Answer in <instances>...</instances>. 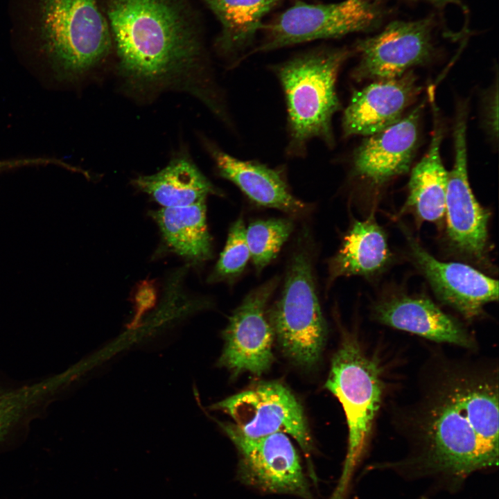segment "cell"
I'll list each match as a JSON object with an SVG mask.
<instances>
[{
  "label": "cell",
  "instance_id": "11",
  "mask_svg": "<svg viewBox=\"0 0 499 499\" xmlns=\"http://www.w3.org/2000/svg\"><path fill=\"white\" fill-rule=\"evenodd\" d=\"M433 23L425 18L394 21L380 32L356 44L360 60L352 76L355 80H384L399 77L434 55Z\"/></svg>",
  "mask_w": 499,
  "mask_h": 499
},
{
  "label": "cell",
  "instance_id": "5",
  "mask_svg": "<svg viewBox=\"0 0 499 499\" xmlns=\"http://www.w3.org/2000/svg\"><path fill=\"white\" fill-rule=\"evenodd\" d=\"M325 387L339 400L345 413L349 432L346 469L349 470L366 448L383 401L382 370L356 338H344L333 357Z\"/></svg>",
  "mask_w": 499,
  "mask_h": 499
},
{
  "label": "cell",
  "instance_id": "26",
  "mask_svg": "<svg viewBox=\"0 0 499 499\" xmlns=\"http://www.w3.org/2000/svg\"><path fill=\"white\" fill-rule=\"evenodd\" d=\"M498 84L496 88L493 87L489 91L488 95L487 108H486V122L487 123V128L489 133L493 139L498 137Z\"/></svg>",
  "mask_w": 499,
  "mask_h": 499
},
{
  "label": "cell",
  "instance_id": "16",
  "mask_svg": "<svg viewBox=\"0 0 499 499\" xmlns=\"http://www.w3.org/2000/svg\"><path fill=\"white\" fill-rule=\"evenodd\" d=\"M372 316L383 324L433 342L469 349L475 347L466 329L426 297L405 294L387 297L374 306Z\"/></svg>",
  "mask_w": 499,
  "mask_h": 499
},
{
  "label": "cell",
  "instance_id": "3",
  "mask_svg": "<svg viewBox=\"0 0 499 499\" xmlns=\"http://www.w3.org/2000/svg\"><path fill=\"white\" fill-rule=\"evenodd\" d=\"M351 55L346 49H320L295 56L275 67L287 107L286 153L299 158L319 139L335 145L333 118L341 105L336 90L340 69Z\"/></svg>",
  "mask_w": 499,
  "mask_h": 499
},
{
  "label": "cell",
  "instance_id": "2",
  "mask_svg": "<svg viewBox=\"0 0 499 499\" xmlns=\"http://www.w3.org/2000/svg\"><path fill=\"white\" fill-rule=\"evenodd\" d=\"M109 26L126 89L146 96L169 89L193 95L218 119L228 107L205 58L187 0H96Z\"/></svg>",
  "mask_w": 499,
  "mask_h": 499
},
{
  "label": "cell",
  "instance_id": "1",
  "mask_svg": "<svg viewBox=\"0 0 499 499\" xmlns=\"http://www.w3.org/2000/svg\"><path fill=\"white\" fill-rule=\"evenodd\" d=\"M400 427L415 459L463 477L498 464V371L493 362L436 359Z\"/></svg>",
  "mask_w": 499,
  "mask_h": 499
},
{
  "label": "cell",
  "instance_id": "17",
  "mask_svg": "<svg viewBox=\"0 0 499 499\" xmlns=\"http://www.w3.org/2000/svg\"><path fill=\"white\" fill-rule=\"evenodd\" d=\"M204 144L218 174L257 204L293 214L305 211L306 204L291 193L278 169L236 158L211 141L204 140Z\"/></svg>",
  "mask_w": 499,
  "mask_h": 499
},
{
  "label": "cell",
  "instance_id": "20",
  "mask_svg": "<svg viewBox=\"0 0 499 499\" xmlns=\"http://www.w3.org/2000/svg\"><path fill=\"white\" fill-rule=\"evenodd\" d=\"M133 184L163 207L192 204L220 193L184 152L157 173L137 177Z\"/></svg>",
  "mask_w": 499,
  "mask_h": 499
},
{
  "label": "cell",
  "instance_id": "13",
  "mask_svg": "<svg viewBox=\"0 0 499 499\" xmlns=\"http://www.w3.org/2000/svg\"><path fill=\"white\" fill-rule=\"evenodd\" d=\"M413 261L437 298L468 319L482 313L484 306L498 299V282L462 263L441 261L414 238L408 236Z\"/></svg>",
  "mask_w": 499,
  "mask_h": 499
},
{
  "label": "cell",
  "instance_id": "12",
  "mask_svg": "<svg viewBox=\"0 0 499 499\" xmlns=\"http://www.w3.org/2000/svg\"><path fill=\"white\" fill-rule=\"evenodd\" d=\"M274 277L247 294L234 310L222 335L225 346L218 365L236 376L261 375L273 361L274 332L267 317L266 304L278 285Z\"/></svg>",
  "mask_w": 499,
  "mask_h": 499
},
{
  "label": "cell",
  "instance_id": "21",
  "mask_svg": "<svg viewBox=\"0 0 499 499\" xmlns=\"http://www.w3.org/2000/svg\"><path fill=\"white\" fill-rule=\"evenodd\" d=\"M152 216L168 245L176 254L194 261L211 258V238L206 222L205 200L186 206L162 207Z\"/></svg>",
  "mask_w": 499,
  "mask_h": 499
},
{
  "label": "cell",
  "instance_id": "25",
  "mask_svg": "<svg viewBox=\"0 0 499 499\" xmlns=\"http://www.w3.org/2000/svg\"><path fill=\"white\" fill-rule=\"evenodd\" d=\"M245 232L246 227L240 217L229 229L225 248L211 275V281L233 279L243 271L250 259Z\"/></svg>",
  "mask_w": 499,
  "mask_h": 499
},
{
  "label": "cell",
  "instance_id": "19",
  "mask_svg": "<svg viewBox=\"0 0 499 499\" xmlns=\"http://www.w3.org/2000/svg\"><path fill=\"white\" fill-rule=\"evenodd\" d=\"M392 257L386 235L371 213L355 221L343 238L329 264V279L360 275L370 277L381 272Z\"/></svg>",
  "mask_w": 499,
  "mask_h": 499
},
{
  "label": "cell",
  "instance_id": "24",
  "mask_svg": "<svg viewBox=\"0 0 499 499\" xmlns=\"http://www.w3.org/2000/svg\"><path fill=\"white\" fill-rule=\"evenodd\" d=\"M58 390L53 377L17 389L0 390V441L29 409Z\"/></svg>",
  "mask_w": 499,
  "mask_h": 499
},
{
  "label": "cell",
  "instance_id": "4",
  "mask_svg": "<svg viewBox=\"0 0 499 499\" xmlns=\"http://www.w3.org/2000/svg\"><path fill=\"white\" fill-rule=\"evenodd\" d=\"M39 48L58 80L78 81L113 50L109 26L96 0H39Z\"/></svg>",
  "mask_w": 499,
  "mask_h": 499
},
{
  "label": "cell",
  "instance_id": "9",
  "mask_svg": "<svg viewBox=\"0 0 499 499\" xmlns=\"http://www.w3.org/2000/svg\"><path fill=\"white\" fill-rule=\"evenodd\" d=\"M467 105L457 107L453 129L455 157L448 172L445 213L451 247L477 263L487 254L489 211L476 200L469 184L467 166Z\"/></svg>",
  "mask_w": 499,
  "mask_h": 499
},
{
  "label": "cell",
  "instance_id": "18",
  "mask_svg": "<svg viewBox=\"0 0 499 499\" xmlns=\"http://www.w3.org/2000/svg\"><path fill=\"white\" fill-rule=\"evenodd\" d=\"M433 105L434 129L428 151L412 168L404 210H411L423 221L437 222L445 213L448 172L441 156L443 130Z\"/></svg>",
  "mask_w": 499,
  "mask_h": 499
},
{
  "label": "cell",
  "instance_id": "6",
  "mask_svg": "<svg viewBox=\"0 0 499 499\" xmlns=\"http://www.w3.org/2000/svg\"><path fill=\"white\" fill-rule=\"evenodd\" d=\"M279 345L292 360L312 366L319 360L326 335L313 274L310 256L297 251L286 274L283 290L269 315Z\"/></svg>",
  "mask_w": 499,
  "mask_h": 499
},
{
  "label": "cell",
  "instance_id": "10",
  "mask_svg": "<svg viewBox=\"0 0 499 499\" xmlns=\"http://www.w3.org/2000/svg\"><path fill=\"white\" fill-rule=\"evenodd\" d=\"M219 424L239 453L238 474L241 482L263 492L313 499L297 452L286 434L249 439L231 423Z\"/></svg>",
  "mask_w": 499,
  "mask_h": 499
},
{
  "label": "cell",
  "instance_id": "7",
  "mask_svg": "<svg viewBox=\"0 0 499 499\" xmlns=\"http://www.w3.org/2000/svg\"><path fill=\"white\" fill-rule=\"evenodd\" d=\"M381 19V11L369 0H345L331 4L297 2L272 23L262 26L267 37L254 52L372 30Z\"/></svg>",
  "mask_w": 499,
  "mask_h": 499
},
{
  "label": "cell",
  "instance_id": "27",
  "mask_svg": "<svg viewBox=\"0 0 499 499\" xmlns=\"http://www.w3.org/2000/svg\"><path fill=\"white\" fill-rule=\"evenodd\" d=\"M35 164L33 158H21L0 160V172L21 166H33Z\"/></svg>",
  "mask_w": 499,
  "mask_h": 499
},
{
  "label": "cell",
  "instance_id": "14",
  "mask_svg": "<svg viewBox=\"0 0 499 499\" xmlns=\"http://www.w3.org/2000/svg\"><path fill=\"white\" fill-rule=\"evenodd\" d=\"M423 106L419 104L394 125L363 140L352 157L354 175L381 186L409 170L418 143Z\"/></svg>",
  "mask_w": 499,
  "mask_h": 499
},
{
  "label": "cell",
  "instance_id": "23",
  "mask_svg": "<svg viewBox=\"0 0 499 499\" xmlns=\"http://www.w3.org/2000/svg\"><path fill=\"white\" fill-rule=\"evenodd\" d=\"M293 227L292 221L286 218L256 220L246 227L250 258L257 272L276 258Z\"/></svg>",
  "mask_w": 499,
  "mask_h": 499
},
{
  "label": "cell",
  "instance_id": "8",
  "mask_svg": "<svg viewBox=\"0 0 499 499\" xmlns=\"http://www.w3.org/2000/svg\"><path fill=\"white\" fill-rule=\"evenodd\" d=\"M210 408L229 415L234 428L246 438L283 432L292 437L306 455L313 450L303 408L290 390L280 383H260Z\"/></svg>",
  "mask_w": 499,
  "mask_h": 499
},
{
  "label": "cell",
  "instance_id": "15",
  "mask_svg": "<svg viewBox=\"0 0 499 499\" xmlns=\"http://www.w3.org/2000/svg\"><path fill=\"white\" fill-rule=\"evenodd\" d=\"M421 87L412 72L375 80L353 93L342 117L345 137L370 136L398 122L419 94Z\"/></svg>",
  "mask_w": 499,
  "mask_h": 499
},
{
  "label": "cell",
  "instance_id": "28",
  "mask_svg": "<svg viewBox=\"0 0 499 499\" xmlns=\"http://www.w3.org/2000/svg\"><path fill=\"white\" fill-rule=\"evenodd\" d=\"M369 1H371V0H369Z\"/></svg>",
  "mask_w": 499,
  "mask_h": 499
},
{
  "label": "cell",
  "instance_id": "22",
  "mask_svg": "<svg viewBox=\"0 0 499 499\" xmlns=\"http://www.w3.org/2000/svg\"><path fill=\"white\" fill-rule=\"evenodd\" d=\"M222 26L218 51L229 56L243 49L262 27L261 20L281 0H204Z\"/></svg>",
  "mask_w": 499,
  "mask_h": 499
}]
</instances>
